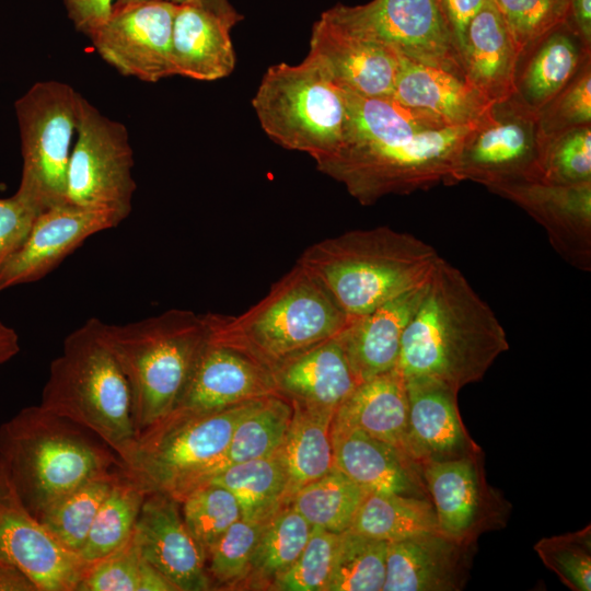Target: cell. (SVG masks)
I'll return each mask as SVG.
<instances>
[{"mask_svg":"<svg viewBox=\"0 0 591 591\" xmlns=\"http://www.w3.org/2000/svg\"><path fill=\"white\" fill-rule=\"evenodd\" d=\"M43 210L18 192L0 198V274L24 243L36 217Z\"/></svg>","mask_w":591,"mask_h":591,"instance_id":"681fc988","label":"cell"},{"mask_svg":"<svg viewBox=\"0 0 591 591\" xmlns=\"http://www.w3.org/2000/svg\"><path fill=\"white\" fill-rule=\"evenodd\" d=\"M179 505L183 519L206 559L225 531L242 518L234 495L217 484L197 486L181 499Z\"/></svg>","mask_w":591,"mask_h":591,"instance_id":"b9f144b4","label":"cell"},{"mask_svg":"<svg viewBox=\"0 0 591 591\" xmlns=\"http://www.w3.org/2000/svg\"><path fill=\"white\" fill-rule=\"evenodd\" d=\"M474 124L444 126L401 141L344 144L315 164L366 206L387 195L454 184L459 152Z\"/></svg>","mask_w":591,"mask_h":591,"instance_id":"ba28073f","label":"cell"},{"mask_svg":"<svg viewBox=\"0 0 591 591\" xmlns=\"http://www.w3.org/2000/svg\"><path fill=\"white\" fill-rule=\"evenodd\" d=\"M313 526L289 503L264 523L245 580L270 582L288 569L305 547Z\"/></svg>","mask_w":591,"mask_h":591,"instance_id":"f35d334b","label":"cell"},{"mask_svg":"<svg viewBox=\"0 0 591 591\" xmlns=\"http://www.w3.org/2000/svg\"><path fill=\"white\" fill-rule=\"evenodd\" d=\"M541 166V182L559 185L591 182V125L543 136Z\"/></svg>","mask_w":591,"mask_h":591,"instance_id":"7bdbcfd3","label":"cell"},{"mask_svg":"<svg viewBox=\"0 0 591 591\" xmlns=\"http://www.w3.org/2000/svg\"><path fill=\"white\" fill-rule=\"evenodd\" d=\"M206 483L230 490L246 520H266L289 503V473L280 448L270 455L231 465Z\"/></svg>","mask_w":591,"mask_h":591,"instance_id":"d6a6232c","label":"cell"},{"mask_svg":"<svg viewBox=\"0 0 591 591\" xmlns=\"http://www.w3.org/2000/svg\"><path fill=\"white\" fill-rule=\"evenodd\" d=\"M128 382L137 438L176 406L208 341L207 313L171 309L123 325L102 322Z\"/></svg>","mask_w":591,"mask_h":591,"instance_id":"277c9868","label":"cell"},{"mask_svg":"<svg viewBox=\"0 0 591 591\" xmlns=\"http://www.w3.org/2000/svg\"><path fill=\"white\" fill-rule=\"evenodd\" d=\"M20 351L16 332L0 321V364L12 359Z\"/></svg>","mask_w":591,"mask_h":591,"instance_id":"9f6ffc18","label":"cell"},{"mask_svg":"<svg viewBox=\"0 0 591 591\" xmlns=\"http://www.w3.org/2000/svg\"><path fill=\"white\" fill-rule=\"evenodd\" d=\"M116 0H63L77 31L90 36L111 15Z\"/></svg>","mask_w":591,"mask_h":591,"instance_id":"f907efd6","label":"cell"},{"mask_svg":"<svg viewBox=\"0 0 591 591\" xmlns=\"http://www.w3.org/2000/svg\"><path fill=\"white\" fill-rule=\"evenodd\" d=\"M125 218L112 210L68 202L43 210L24 243L0 274V291L43 279L83 242L117 227Z\"/></svg>","mask_w":591,"mask_h":591,"instance_id":"e0dca14e","label":"cell"},{"mask_svg":"<svg viewBox=\"0 0 591 591\" xmlns=\"http://www.w3.org/2000/svg\"><path fill=\"white\" fill-rule=\"evenodd\" d=\"M209 339L245 354L268 370L337 336L349 318L298 262L267 294L239 315L207 313Z\"/></svg>","mask_w":591,"mask_h":591,"instance_id":"8992f818","label":"cell"},{"mask_svg":"<svg viewBox=\"0 0 591 591\" xmlns=\"http://www.w3.org/2000/svg\"><path fill=\"white\" fill-rule=\"evenodd\" d=\"M509 347L491 308L440 257L403 333L396 368L405 380H430L459 393L480 381Z\"/></svg>","mask_w":591,"mask_h":591,"instance_id":"6da1fadb","label":"cell"},{"mask_svg":"<svg viewBox=\"0 0 591 591\" xmlns=\"http://www.w3.org/2000/svg\"><path fill=\"white\" fill-rule=\"evenodd\" d=\"M543 136L591 125V58L587 59L573 78L538 112Z\"/></svg>","mask_w":591,"mask_h":591,"instance_id":"c3c4849f","label":"cell"},{"mask_svg":"<svg viewBox=\"0 0 591 591\" xmlns=\"http://www.w3.org/2000/svg\"><path fill=\"white\" fill-rule=\"evenodd\" d=\"M427 282L428 280L364 315L349 318L338 334L359 383L396 367L403 333L422 299Z\"/></svg>","mask_w":591,"mask_h":591,"instance_id":"d4e9b609","label":"cell"},{"mask_svg":"<svg viewBox=\"0 0 591 591\" xmlns=\"http://www.w3.org/2000/svg\"><path fill=\"white\" fill-rule=\"evenodd\" d=\"M270 372L278 395L336 410L359 384L338 335L282 360Z\"/></svg>","mask_w":591,"mask_h":591,"instance_id":"484cf974","label":"cell"},{"mask_svg":"<svg viewBox=\"0 0 591 591\" xmlns=\"http://www.w3.org/2000/svg\"><path fill=\"white\" fill-rule=\"evenodd\" d=\"M367 493L333 467L322 477L301 487L289 505L313 528L339 534L350 526Z\"/></svg>","mask_w":591,"mask_h":591,"instance_id":"8d00e7d4","label":"cell"},{"mask_svg":"<svg viewBox=\"0 0 591 591\" xmlns=\"http://www.w3.org/2000/svg\"><path fill=\"white\" fill-rule=\"evenodd\" d=\"M77 591H177L142 556L134 536L85 567Z\"/></svg>","mask_w":591,"mask_h":591,"instance_id":"60d3db41","label":"cell"},{"mask_svg":"<svg viewBox=\"0 0 591 591\" xmlns=\"http://www.w3.org/2000/svg\"><path fill=\"white\" fill-rule=\"evenodd\" d=\"M520 53L494 0L471 20L462 56L465 79L490 102L514 94Z\"/></svg>","mask_w":591,"mask_h":591,"instance_id":"f546056e","label":"cell"},{"mask_svg":"<svg viewBox=\"0 0 591 591\" xmlns=\"http://www.w3.org/2000/svg\"><path fill=\"white\" fill-rule=\"evenodd\" d=\"M0 591H38L35 583L14 564L0 559Z\"/></svg>","mask_w":591,"mask_h":591,"instance_id":"11a10c76","label":"cell"},{"mask_svg":"<svg viewBox=\"0 0 591 591\" xmlns=\"http://www.w3.org/2000/svg\"><path fill=\"white\" fill-rule=\"evenodd\" d=\"M252 105L271 140L304 152L315 162L334 154L344 143L348 119L344 90L311 54L298 65L270 66Z\"/></svg>","mask_w":591,"mask_h":591,"instance_id":"52a82bcc","label":"cell"},{"mask_svg":"<svg viewBox=\"0 0 591 591\" xmlns=\"http://www.w3.org/2000/svg\"><path fill=\"white\" fill-rule=\"evenodd\" d=\"M148 490L125 467L105 496L79 558L88 566L131 537Z\"/></svg>","mask_w":591,"mask_h":591,"instance_id":"e575fe53","label":"cell"},{"mask_svg":"<svg viewBox=\"0 0 591 591\" xmlns=\"http://www.w3.org/2000/svg\"><path fill=\"white\" fill-rule=\"evenodd\" d=\"M441 533L474 545L506 525L510 505L486 479L483 452L420 466Z\"/></svg>","mask_w":591,"mask_h":591,"instance_id":"5bb4252c","label":"cell"},{"mask_svg":"<svg viewBox=\"0 0 591 591\" xmlns=\"http://www.w3.org/2000/svg\"><path fill=\"white\" fill-rule=\"evenodd\" d=\"M391 99L405 107L430 113L451 126L474 124L493 103L465 78L399 54Z\"/></svg>","mask_w":591,"mask_h":591,"instance_id":"4316f807","label":"cell"},{"mask_svg":"<svg viewBox=\"0 0 591 591\" xmlns=\"http://www.w3.org/2000/svg\"><path fill=\"white\" fill-rule=\"evenodd\" d=\"M270 394H277L270 370L208 338L171 413L210 412Z\"/></svg>","mask_w":591,"mask_h":591,"instance_id":"44dd1931","label":"cell"},{"mask_svg":"<svg viewBox=\"0 0 591 591\" xmlns=\"http://www.w3.org/2000/svg\"><path fill=\"white\" fill-rule=\"evenodd\" d=\"M487 1L488 0H439L461 61L468 24Z\"/></svg>","mask_w":591,"mask_h":591,"instance_id":"816d5d0a","label":"cell"},{"mask_svg":"<svg viewBox=\"0 0 591 591\" xmlns=\"http://www.w3.org/2000/svg\"><path fill=\"white\" fill-rule=\"evenodd\" d=\"M338 534L313 528L293 564L273 581L279 591H325L332 571Z\"/></svg>","mask_w":591,"mask_h":591,"instance_id":"7dc6e473","label":"cell"},{"mask_svg":"<svg viewBox=\"0 0 591 591\" xmlns=\"http://www.w3.org/2000/svg\"><path fill=\"white\" fill-rule=\"evenodd\" d=\"M520 55L568 18V0H494Z\"/></svg>","mask_w":591,"mask_h":591,"instance_id":"f6af8a7d","label":"cell"},{"mask_svg":"<svg viewBox=\"0 0 591 591\" xmlns=\"http://www.w3.org/2000/svg\"><path fill=\"white\" fill-rule=\"evenodd\" d=\"M266 520L241 518L225 531L207 557L210 581L234 584L246 579L252 554Z\"/></svg>","mask_w":591,"mask_h":591,"instance_id":"bcb514c9","label":"cell"},{"mask_svg":"<svg viewBox=\"0 0 591 591\" xmlns=\"http://www.w3.org/2000/svg\"><path fill=\"white\" fill-rule=\"evenodd\" d=\"M291 417L292 405L285 397L278 394L263 397L262 402L239 421L223 456L206 482L231 465L264 457L279 450Z\"/></svg>","mask_w":591,"mask_h":591,"instance_id":"d590c367","label":"cell"},{"mask_svg":"<svg viewBox=\"0 0 591 591\" xmlns=\"http://www.w3.org/2000/svg\"><path fill=\"white\" fill-rule=\"evenodd\" d=\"M0 559L19 567L38 591H77L86 567L30 512L1 465Z\"/></svg>","mask_w":591,"mask_h":591,"instance_id":"2e32d148","label":"cell"},{"mask_svg":"<svg viewBox=\"0 0 591 591\" xmlns=\"http://www.w3.org/2000/svg\"><path fill=\"white\" fill-rule=\"evenodd\" d=\"M408 397V454L420 468L427 462L483 452L462 421L457 392L438 382L405 380Z\"/></svg>","mask_w":591,"mask_h":591,"instance_id":"603a6c76","label":"cell"},{"mask_svg":"<svg viewBox=\"0 0 591 591\" xmlns=\"http://www.w3.org/2000/svg\"><path fill=\"white\" fill-rule=\"evenodd\" d=\"M334 419L394 447L410 460L407 390L396 367L359 383Z\"/></svg>","mask_w":591,"mask_h":591,"instance_id":"4dcf8cb0","label":"cell"},{"mask_svg":"<svg viewBox=\"0 0 591 591\" xmlns=\"http://www.w3.org/2000/svg\"><path fill=\"white\" fill-rule=\"evenodd\" d=\"M387 546L349 529L339 533L325 591H382Z\"/></svg>","mask_w":591,"mask_h":591,"instance_id":"ab89813d","label":"cell"},{"mask_svg":"<svg viewBox=\"0 0 591 591\" xmlns=\"http://www.w3.org/2000/svg\"><path fill=\"white\" fill-rule=\"evenodd\" d=\"M233 26L208 10L178 5L172 33L174 76L215 81L231 74L236 62Z\"/></svg>","mask_w":591,"mask_h":591,"instance_id":"f1b7e54d","label":"cell"},{"mask_svg":"<svg viewBox=\"0 0 591 591\" xmlns=\"http://www.w3.org/2000/svg\"><path fill=\"white\" fill-rule=\"evenodd\" d=\"M348 529L389 543L440 531L429 499L372 491L367 493Z\"/></svg>","mask_w":591,"mask_h":591,"instance_id":"836d02e7","label":"cell"},{"mask_svg":"<svg viewBox=\"0 0 591 591\" xmlns=\"http://www.w3.org/2000/svg\"><path fill=\"white\" fill-rule=\"evenodd\" d=\"M567 22L591 47V0H568Z\"/></svg>","mask_w":591,"mask_h":591,"instance_id":"db71d44e","label":"cell"},{"mask_svg":"<svg viewBox=\"0 0 591 591\" xmlns=\"http://www.w3.org/2000/svg\"><path fill=\"white\" fill-rule=\"evenodd\" d=\"M292 417L280 447L289 473V501L333 467L332 424L336 409L291 402Z\"/></svg>","mask_w":591,"mask_h":591,"instance_id":"1f68e13d","label":"cell"},{"mask_svg":"<svg viewBox=\"0 0 591 591\" xmlns=\"http://www.w3.org/2000/svg\"><path fill=\"white\" fill-rule=\"evenodd\" d=\"M101 324L91 317L65 338L61 354L50 363L39 405L95 433L128 467L138 441L131 394Z\"/></svg>","mask_w":591,"mask_h":591,"instance_id":"5b68a950","label":"cell"},{"mask_svg":"<svg viewBox=\"0 0 591 591\" xmlns=\"http://www.w3.org/2000/svg\"><path fill=\"white\" fill-rule=\"evenodd\" d=\"M439 258L430 244L415 235L376 227L313 243L297 262L352 318L425 283Z\"/></svg>","mask_w":591,"mask_h":591,"instance_id":"3957f363","label":"cell"},{"mask_svg":"<svg viewBox=\"0 0 591 591\" xmlns=\"http://www.w3.org/2000/svg\"><path fill=\"white\" fill-rule=\"evenodd\" d=\"M542 138L537 112L514 94L491 103L460 149L453 183L472 181L489 189L542 181Z\"/></svg>","mask_w":591,"mask_h":591,"instance_id":"7c38bea8","label":"cell"},{"mask_svg":"<svg viewBox=\"0 0 591 591\" xmlns=\"http://www.w3.org/2000/svg\"><path fill=\"white\" fill-rule=\"evenodd\" d=\"M589 58L591 47L566 21L519 56L514 95L528 107L538 112Z\"/></svg>","mask_w":591,"mask_h":591,"instance_id":"83f0119b","label":"cell"},{"mask_svg":"<svg viewBox=\"0 0 591 591\" xmlns=\"http://www.w3.org/2000/svg\"><path fill=\"white\" fill-rule=\"evenodd\" d=\"M132 536L147 561L177 591L211 589L206 556L188 530L175 498L149 493Z\"/></svg>","mask_w":591,"mask_h":591,"instance_id":"ac0fdd59","label":"cell"},{"mask_svg":"<svg viewBox=\"0 0 591 591\" xmlns=\"http://www.w3.org/2000/svg\"><path fill=\"white\" fill-rule=\"evenodd\" d=\"M309 54L341 89L364 97H392L398 68V54L392 48L349 34L320 15L312 26Z\"/></svg>","mask_w":591,"mask_h":591,"instance_id":"ffe728a7","label":"cell"},{"mask_svg":"<svg viewBox=\"0 0 591 591\" xmlns=\"http://www.w3.org/2000/svg\"><path fill=\"white\" fill-rule=\"evenodd\" d=\"M85 99L59 81L33 84L14 104L22 174L18 193L42 210L67 202V170Z\"/></svg>","mask_w":591,"mask_h":591,"instance_id":"30bf717a","label":"cell"},{"mask_svg":"<svg viewBox=\"0 0 591 591\" xmlns=\"http://www.w3.org/2000/svg\"><path fill=\"white\" fill-rule=\"evenodd\" d=\"M151 1V0H116L114 7L125 5L128 3ZM166 1L177 5H194L205 10H208L236 25L243 20V15L240 14L229 0H157ZM113 7V8H114Z\"/></svg>","mask_w":591,"mask_h":591,"instance_id":"f5cc1de1","label":"cell"},{"mask_svg":"<svg viewBox=\"0 0 591 591\" xmlns=\"http://www.w3.org/2000/svg\"><path fill=\"white\" fill-rule=\"evenodd\" d=\"M321 15L349 34L383 44L415 62L465 78L439 0L337 3Z\"/></svg>","mask_w":591,"mask_h":591,"instance_id":"8fae6325","label":"cell"},{"mask_svg":"<svg viewBox=\"0 0 591 591\" xmlns=\"http://www.w3.org/2000/svg\"><path fill=\"white\" fill-rule=\"evenodd\" d=\"M124 468L89 479L53 503L37 520L63 548L79 557L100 506Z\"/></svg>","mask_w":591,"mask_h":591,"instance_id":"74e56055","label":"cell"},{"mask_svg":"<svg viewBox=\"0 0 591 591\" xmlns=\"http://www.w3.org/2000/svg\"><path fill=\"white\" fill-rule=\"evenodd\" d=\"M132 166L125 125L106 117L85 100L67 170V202L112 210L126 219L137 188Z\"/></svg>","mask_w":591,"mask_h":591,"instance_id":"4fadbf2b","label":"cell"},{"mask_svg":"<svg viewBox=\"0 0 591 591\" xmlns=\"http://www.w3.org/2000/svg\"><path fill=\"white\" fill-rule=\"evenodd\" d=\"M332 447L334 467L367 491L429 499L420 468L394 447L335 419Z\"/></svg>","mask_w":591,"mask_h":591,"instance_id":"cb8c5ba5","label":"cell"},{"mask_svg":"<svg viewBox=\"0 0 591 591\" xmlns=\"http://www.w3.org/2000/svg\"><path fill=\"white\" fill-rule=\"evenodd\" d=\"M542 563L571 591L591 590V526L543 537L534 545Z\"/></svg>","mask_w":591,"mask_h":591,"instance_id":"ee69618b","label":"cell"},{"mask_svg":"<svg viewBox=\"0 0 591 591\" xmlns=\"http://www.w3.org/2000/svg\"><path fill=\"white\" fill-rule=\"evenodd\" d=\"M0 465L36 519L89 479L126 467L95 433L40 405L0 425Z\"/></svg>","mask_w":591,"mask_h":591,"instance_id":"7a4b0ae2","label":"cell"},{"mask_svg":"<svg viewBox=\"0 0 591 591\" xmlns=\"http://www.w3.org/2000/svg\"><path fill=\"white\" fill-rule=\"evenodd\" d=\"M177 8L157 0L114 7L89 37L101 58L119 73L157 83L174 76L172 33Z\"/></svg>","mask_w":591,"mask_h":591,"instance_id":"9a60e30c","label":"cell"},{"mask_svg":"<svg viewBox=\"0 0 591 591\" xmlns=\"http://www.w3.org/2000/svg\"><path fill=\"white\" fill-rule=\"evenodd\" d=\"M263 397L210 412L170 413L139 434L127 471L148 493H164L179 502L206 482L239 421Z\"/></svg>","mask_w":591,"mask_h":591,"instance_id":"9c48e42d","label":"cell"},{"mask_svg":"<svg viewBox=\"0 0 591 591\" xmlns=\"http://www.w3.org/2000/svg\"><path fill=\"white\" fill-rule=\"evenodd\" d=\"M474 545L440 531L390 542L382 591H459L465 587Z\"/></svg>","mask_w":591,"mask_h":591,"instance_id":"7402d4cb","label":"cell"},{"mask_svg":"<svg viewBox=\"0 0 591 591\" xmlns=\"http://www.w3.org/2000/svg\"><path fill=\"white\" fill-rule=\"evenodd\" d=\"M489 190L513 201L541 223L553 246L569 263L590 269L591 182L577 185L515 182Z\"/></svg>","mask_w":591,"mask_h":591,"instance_id":"d6986e66","label":"cell"}]
</instances>
